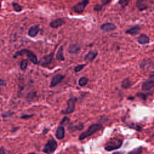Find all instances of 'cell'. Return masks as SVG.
<instances>
[{
    "label": "cell",
    "instance_id": "obj_1",
    "mask_svg": "<svg viewBox=\"0 0 154 154\" xmlns=\"http://www.w3.org/2000/svg\"><path fill=\"white\" fill-rule=\"evenodd\" d=\"M102 125H100L99 123H94V124L91 125L85 131L82 132L79 135L78 140L80 141H82V140L87 138V137L95 134L98 131L102 129Z\"/></svg>",
    "mask_w": 154,
    "mask_h": 154
},
{
    "label": "cell",
    "instance_id": "obj_2",
    "mask_svg": "<svg viewBox=\"0 0 154 154\" xmlns=\"http://www.w3.org/2000/svg\"><path fill=\"white\" fill-rule=\"evenodd\" d=\"M23 55H25L27 57V58L34 64H37L38 61L37 58V56L31 51L27 49H23L20 51H17L14 53L13 57L14 58H16L19 56H22Z\"/></svg>",
    "mask_w": 154,
    "mask_h": 154
},
{
    "label": "cell",
    "instance_id": "obj_3",
    "mask_svg": "<svg viewBox=\"0 0 154 154\" xmlns=\"http://www.w3.org/2000/svg\"><path fill=\"white\" fill-rule=\"evenodd\" d=\"M123 144V141L119 138H113L108 141L105 146V150L108 152H111L119 149Z\"/></svg>",
    "mask_w": 154,
    "mask_h": 154
},
{
    "label": "cell",
    "instance_id": "obj_4",
    "mask_svg": "<svg viewBox=\"0 0 154 154\" xmlns=\"http://www.w3.org/2000/svg\"><path fill=\"white\" fill-rule=\"evenodd\" d=\"M77 101V97L72 96L70 97L67 101V106L66 109L62 110L61 112L64 114H69L73 112L75 109V104Z\"/></svg>",
    "mask_w": 154,
    "mask_h": 154
},
{
    "label": "cell",
    "instance_id": "obj_5",
    "mask_svg": "<svg viewBox=\"0 0 154 154\" xmlns=\"http://www.w3.org/2000/svg\"><path fill=\"white\" fill-rule=\"evenodd\" d=\"M57 148V143L54 139L49 140L45 145L43 152L46 154H51L54 153Z\"/></svg>",
    "mask_w": 154,
    "mask_h": 154
},
{
    "label": "cell",
    "instance_id": "obj_6",
    "mask_svg": "<svg viewBox=\"0 0 154 154\" xmlns=\"http://www.w3.org/2000/svg\"><path fill=\"white\" fill-rule=\"evenodd\" d=\"M154 88V72H153L149 78V79L144 82L141 86V89L143 91H149Z\"/></svg>",
    "mask_w": 154,
    "mask_h": 154
},
{
    "label": "cell",
    "instance_id": "obj_7",
    "mask_svg": "<svg viewBox=\"0 0 154 154\" xmlns=\"http://www.w3.org/2000/svg\"><path fill=\"white\" fill-rule=\"evenodd\" d=\"M89 1L88 0H83L80 1L72 7V10L76 13H81L84 11Z\"/></svg>",
    "mask_w": 154,
    "mask_h": 154
},
{
    "label": "cell",
    "instance_id": "obj_8",
    "mask_svg": "<svg viewBox=\"0 0 154 154\" xmlns=\"http://www.w3.org/2000/svg\"><path fill=\"white\" fill-rule=\"evenodd\" d=\"M53 57H54V53L51 52L48 55L43 56L40 60L38 64L43 67H48L52 63Z\"/></svg>",
    "mask_w": 154,
    "mask_h": 154
},
{
    "label": "cell",
    "instance_id": "obj_9",
    "mask_svg": "<svg viewBox=\"0 0 154 154\" xmlns=\"http://www.w3.org/2000/svg\"><path fill=\"white\" fill-rule=\"evenodd\" d=\"M65 76L64 75H62L61 74H57L55 76H54L52 78L51 84H50V87L52 88L55 86H57L58 84L61 82V81L64 79Z\"/></svg>",
    "mask_w": 154,
    "mask_h": 154
},
{
    "label": "cell",
    "instance_id": "obj_10",
    "mask_svg": "<svg viewBox=\"0 0 154 154\" xmlns=\"http://www.w3.org/2000/svg\"><path fill=\"white\" fill-rule=\"evenodd\" d=\"M153 65L152 60L150 58H144L140 63V67L143 70H147L150 69Z\"/></svg>",
    "mask_w": 154,
    "mask_h": 154
},
{
    "label": "cell",
    "instance_id": "obj_11",
    "mask_svg": "<svg viewBox=\"0 0 154 154\" xmlns=\"http://www.w3.org/2000/svg\"><path fill=\"white\" fill-rule=\"evenodd\" d=\"M65 23H66V21L64 19L57 18V19H55L52 20L49 23V25L52 28H58L61 26L62 25H63L64 24H65Z\"/></svg>",
    "mask_w": 154,
    "mask_h": 154
},
{
    "label": "cell",
    "instance_id": "obj_12",
    "mask_svg": "<svg viewBox=\"0 0 154 154\" xmlns=\"http://www.w3.org/2000/svg\"><path fill=\"white\" fill-rule=\"evenodd\" d=\"M98 52L96 51H90L84 57V60L86 62L91 63L95 59V58L97 56Z\"/></svg>",
    "mask_w": 154,
    "mask_h": 154
},
{
    "label": "cell",
    "instance_id": "obj_13",
    "mask_svg": "<svg viewBox=\"0 0 154 154\" xmlns=\"http://www.w3.org/2000/svg\"><path fill=\"white\" fill-rule=\"evenodd\" d=\"M100 28L102 31L104 32H109V31H111L116 29V26L115 25V24L112 23L107 22V23H104L102 24Z\"/></svg>",
    "mask_w": 154,
    "mask_h": 154
},
{
    "label": "cell",
    "instance_id": "obj_14",
    "mask_svg": "<svg viewBox=\"0 0 154 154\" xmlns=\"http://www.w3.org/2000/svg\"><path fill=\"white\" fill-rule=\"evenodd\" d=\"M39 30H40V27L38 25H32L29 28L28 31V34L31 37H34L38 34Z\"/></svg>",
    "mask_w": 154,
    "mask_h": 154
},
{
    "label": "cell",
    "instance_id": "obj_15",
    "mask_svg": "<svg viewBox=\"0 0 154 154\" xmlns=\"http://www.w3.org/2000/svg\"><path fill=\"white\" fill-rule=\"evenodd\" d=\"M68 51L70 54H76L81 51V46L78 44L72 43L69 45Z\"/></svg>",
    "mask_w": 154,
    "mask_h": 154
},
{
    "label": "cell",
    "instance_id": "obj_16",
    "mask_svg": "<svg viewBox=\"0 0 154 154\" xmlns=\"http://www.w3.org/2000/svg\"><path fill=\"white\" fill-rule=\"evenodd\" d=\"M65 136V129L63 126L60 125L57 129L55 132V137L58 140H62Z\"/></svg>",
    "mask_w": 154,
    "mask_h": 154
},
{
    "label": "cell",
    "instance_id": "obj_17",
    "mask_svg": "<svg viewBox=\"0 0 154 154\" xmlns=\"http://www.w3.org/2000/svg\"><path fill=\"white\" fill-rule=\"evenodd\" d=\"M150 42L149 37L146 34H140L137 38V42L140 45H146Z\"/></svg>",
    "mask_w": 154,
    "mask_h": 154
},
{
    "label": "cell",
    "instance_id": "obj_18",
    "mask_svg": "<svg viewBox=\"0 0 154 154\" xmlns=\"http://www.w3.org/2000/svg\"><path fill=\"white\" fill-rule=\"evenodd\" d=\"M67 129L70 132H75L76 131H81L83 129L84 125L82 123H79L77 125H72L70 124V122L67 125Z\"/></svg>",
    "mask_w": 154,
    "mask_h": 154
},
{
    "label": "cell",
    "instance_id": "obj_19",
    "mask_svg": "<svg viewBox=\"0 0 154 154\" xmlns=\"http://www.w3.org/2000/svg\"><path fill=\"white\" fill-rule=\"evenodd\" d=\"M140 31V26L138 25H134L132 27L130 28L129 29H128L125 31V32L126 34H130L132 35H135L137 34H138Z\"/></svg>",
    "mask_w": 154,
    "mask_h": 154
},
{
    "label": "cell",
    "instance_id": "obj_20",
    "mask_svg": "<svg viewBox=\"0 0 154 154\" xmlns=\"http://www.w3.org/2000/svg\"><path fill=\"white\" fill-rule=\"evenodd\" d=\"M136 6L140 11H143L146 9L148 6L146 4V1L144 0H138L136 2Z\"/></svg>",
    "mask_w": 154,
    "mask_h": 154
},
{
    "label": "cell",
    "instance_id": "obj_21",
    "mask_svg": "<svg viewBox=\"0 0 154 154\" xmlns=\"http://www.w3.org/2000/svg\"><path fill=\"white\" fill-rule=\"evenodd\" d=\"M132 85V82L129 79V78H125L121 84V87L123 89H128L129 88L131 85Z\"/></svg>",
    "mask_w": 154,
    "mask_h": 154
},
{
    "label": "cell",
    "instance_id": "obj_22",
    "mask_svg": "<svg viewBox=\"0 0 154 154\" xmlns=\"http://www.w3.org/2000/svg\"><path fill=\"white\" fill-rule=\"evenodd\" d=\"M56 59L59 61H64V60H65L64 55H63V47L62 46H61L59 48V49L56 54Z\"/></svg>",
    "mask_w": 154,
    "mask_h": 154
},
{
    "label": "cell",
    "instance_id": "obj_23",
    "mask_svg": "<svg viewBox=\"0 0 154 154\" xmlns=\"http://www.w3.org/2000/svg\"><path fill=\"white\" fill-rule=\"evenodd\" d=\"M88 81L89 79L87 77L82 76L78 80V84L81 87H84L88 84Z\"/></svg>",
    "mask_w": 154,
    "mask_h": 154
},
{
    "label": "cell",
    "instance_id": "obj_24",
    "mask_svg": "<svg viewBox=\"0 0 154 154\" xmlns=\"http://www.w3.org/2000/svg\"><path fill=\"white\" fill-rule=\"evenodd\" d=\"M35 96H36V93L35 91H31L27 94L26 96V99L28 101L31 102L34 100Z\"/></svg>",
    "mask_w": 154,
    "mask_h": 154
},
{
    "label": "cell",
    "instance_id": "obj_25",
    "mask_svg": "<svg viewBox=\"0 0 154 154\" xmlns=\"http://www.w3.org/2000/svg\"><path fill=\"white\" fill-rule=\"evenodd\" d=\"M143 152V148L141 146H140L137 148H135L134 149L131 150L128 154H141Z\"/></svg>",
    "mask_w": 154,
    "mask_h": 154
},
{
    "label": "cell",
    "instance_id": "obj_26",
    "mask_svg": "<svg viewBox=\"0 0 154 154\" xmlns=\"http://www.w3.org/2000/svg\"><path fill=\"white\" fill-rule=\"evenodd\" d=\"M12 6L13 7V9L16 12H20L22 10V6H21L20 4H19L17 2H13L12 3Z\"/></svg>",
    "mask_w": 154,
    "mask_h": 154
},
{
    "label": "cell",
    "instance_id": "obj_27",
    "mask_svg": "<svg viewBox=\"0 0 154 154\" xmlns=\"http://www.w3.org/2000/svg\"><path fill=\"white\" fill-rule=\"evenodd\" d=\"M28 61L26 60H22L20 63V68L22 70L25 71L28 66Z\"/></svg>",
    "mask_w": 154,
    "mask_h": 154
},
{
    "label": "cell",
    "instance_id": "obj_28",
    "mask_svg": "<svg viewBox=\"0 0 154 154\" xmlns=\"http://www.w3.org/2000/svg\"><path fill=\"white\" fill-rule=\"evenodd\" d=\"M136 96H137L138 97L143 100H146L147 98V94L146 93L142 92H138L137 93H136Z\"/></svg>",
    "mask_w": 154,
    "mask_h": 154
},
{
    "label": "cell",
    "instance_id": "obj_29",
    "mask_svg": "<svg viewBox=\"0 0 154 154\" xmlns=\"http://www.w3.org/2000/svg\"><path fill=\"white\" fill-rule=\"evenodd\" d=\"M86 66V64H79L78 66H76L75 68H74V71L75 72H79L80 71H81L84 68V67Z\"/></svg>",
    "mask_w": 154,
    "mask_h": 154
},
{
    "label": "cell",
    "instance_id": "obj_30",
    "mask_svg": "<svg viewBox=\"0 0 154 154\" xmlns=\"http://www.w3.org/2000/svg\"><path fill=\"white\" fill-rule=\"evenodd\" d=\"M129 2V1H127V0H121L119 1V3L120 4V5L122 8H124L126 6H127Z\"/></svg>",
    "mask_w": 154,
    "mask_h": 154
},
{
    "label": "cell",
    "instance_id": "obj_31",
    "mask_svg": "<svg viewBox=\"0 0 154 154\" xmlns=\"http://www.w3.org/2000/svg\"><path fill=\"white\" fill-rule=\"evenodd\" d=\"M102 5L101 4H97L96 5H94V7H93V9L94 11H100L102 8Z\"/></svg>",
    "mask_w": 154,
    "mask_h": 154
},
{
    "label": "cell",
    "instance_id": "obj_32",
    "mask_svg": "<svg viewBox=\"0 0 154 154\" xmlns=\"http://www.w3.org/2000/svg\"><path fill=\"white\" fill-rule=\"evenodd\" d=\"M13 114V112H11L10 111H5V112H3L2 114V116L3 117H7L11 116Z\"/></svg>",
    "mask_w": 154,
    "mask_h": 154
},
{
    "label": "cell",
    "instance_id": "obj_33",
    "mask_svg": "<svg viewBox=\"0 0 154 154\" xmlns=\"http://www.w3.org/2000/svg\"><path fill=\"white\" fill-rule=\"evenodd\" d=\"M34 116V114H30V115H28V114H25V115H23L20 117L21 119H29L30 117H32V116Z\"/></svg>",
    "mask_w": 154,
    "mask_h": 154
},
{
    "label": "cell",
    "instance_id": "obj_34",
    "mask_svg": "<svg viewBox=\"0 0 154 154\" xmlns=\"http://www.w3.org/2000/svg\"><path fill=\"white\" fill-rule=\"evenodd\" d=\"M111 2V1H110V0H102L101 1V2H102V6H103V5H106V4H108V3H109V2Z\"/></svg>",
    "mask_w": 154,
    "mask_h": 154
},
{
    "label": "cell",
    "instance_id": "obj_35",
    "mask_svg": "<svg viewBox=\"0 0 154 154\" xmlns=\"http://www.w3.org/2000/svg\"><path fill=\"white\" fill-rule=\"evenodd\" d=\"M6 81L3 79H0V87H4L6 85Z\"/></svg>",
    "mask_w": 154,
    "mask_h": 154
},
{
    "label": "cell",
    "instance_id": "obj_36",
    "mask_svg": "<svg viewBox=\"0 0 154 154\" xmlns=\"http://www.w3.org/2000/svg\"><path fill=\"white\" fill-rule=\"evenodd\" d=\"M125 151H119V152H115L112 153V154H124Z\"/></svg>",
    "mask_w": 154,
    "mask_h": 154
},
{
    "label": "cell",
    "instance_id": "obj_37",
    "mask_svg": "<svg viewBox=\"0 0 154 154\" xmlns=\"http://www.w3.org/2000/svg\"><path fill=\"white\" fill-rule=\"evenodd\" d=\"M0 154H6L5 151L3 148L0 147Z\"/></svg>",
    "mask_w": 154,
    "mask_h": 154
},
{
    "label": "cell",
    "instance_id": "obj_38",
    "mask_svg": "<svg viewBox=\"0 0 154 154\" xmlns=\"http://www.w3.org/2000/svg\"><path fill=\"white\" fill-rule=\"evenodd\" d=\"M128 99H131V100H133L134 99V97H128Z\"/></svg>",
    "mask_w": 154,
    "mask_h": 154
},
{
    "label": "cell",
    "instance_id": "obj_39",
    "mask_svg": "<svg viewBox=\"0 0 154 154\" xmlns=\"http://www.w3.org/2000/svg\"><path fill=\"white\" fill-rule=\"evenodd\" d=\"M27 154H35V152H30V153H27Z\"/></svg>",
    "mask_w": 154,
    "mask_h": 154
},
{
    "label": "cell",
    "instance_id": "obj_40",
    "mask_svg": "<svg viewBox=\"0 0 154 154\" xmlns=\"http://www.w3.org/2000/svg\"><path fill=\"white\" fill-rule=\"evenodd\" d=\"M152 52H154V47H153V50H152Z\"/></svg>",
    "mask_w": 154,
    "mask_h": 154
}]
</instances>
